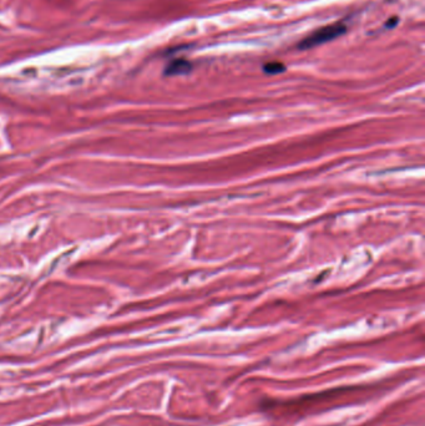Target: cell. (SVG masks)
Returning <instances> with one entry per match:
<instances>
[{
    "mask_svg": "<svg viewBox=\"0 0 425 426\" xmlns=\"http://www.w3.org/2000/svg\"><path fill=\"white\" fill-rule=\"evenodd\" d=\"M347 33V26L343 23H334L330 25L322 26V28L317 29L313 33L306 36L302 41L298 44V49L300 50H309L314 46H319V45L329 42L332 40L337 39Z\"/></svg>",
    "mask_w": 425,
    "mask_h": 426,
    "instance_id": "6da1fadb",
    "label": "cell"
},
{
    "mask_svg": "<svg viewBox=\"0 0 425 426\" xmlns=\"http://www.w3.org/2000/svg\"><path fill=\"white\" fill-rule=\"evenodd\" d=\"M192 71V64L186 59H175L165 68V75L175 76V75H186Z\"/></svg>",
    "mask_w": 425,
    "mask_h": 426,
    "instance_id": "7a4b0ae2",
    "label": "cell"
},
{
    "mask_svg": "<svg viewBox=\"0 0 425 426\" xmlns=\"http://www.w3.org/2000/svg\"><path fill=\"white\" fill-rule=\"evenodd\" d=\"M263 71L271 75L281 74V72L286 71V66L282 63H278V61H272V63H267L263 65Z\"/></svg>",
    "mask_w": 425,
    "mask_h": 426,
    "instance_id": "3957f363",
    "label": "cell"
},
{
    "mask_svg": "<svg viewBox=\"0 0 425 426\" xmlns=\"http://www.w3.org/2000/svg\"><path fill=\"white\" fill-rule=\"evenodd\" d=\"M398 21H399V19H398L397 17H393V18H391V19H389V20L387 21V23H386V28H387V29H392V28H394V26L397 25V24H398Z\"/></svg>",
    "mask_w": 425,
    "mask_h": 426,
    "instance_id": "277c9868",
    "label": "cell"
}]
</instances>
